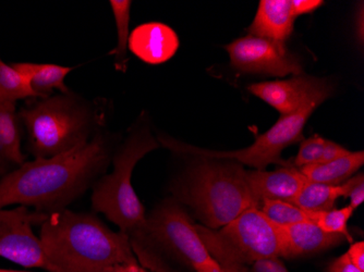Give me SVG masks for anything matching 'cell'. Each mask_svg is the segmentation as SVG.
<instances>
[{"label": "cell", "instance_id": "cell-1", "mask_svg": "<svg viewBox=\"0 0 364 272\" xmlns=\"http://www.w3.org/2000/svg\"><path fill=\"white\" fill-rule=\"evenodd\" d=\"M109 158L102 133L50 158L26 161L0 180V208L19 204L48 214L63 210L87 189Z\"/></svg>", "mask_w": 364, "mask_h": 272}, {"label": "cell", "instance_id": "cell-2", "mask_svg": "<svg viewBox=\"0 0 364 272\" xmlns=\"http://www.w3.org/2000/svg\"><path fill=\"white\" fill-rule=\"evenodd\" d=\"M40 241L50 272H98L140 265L126 233L114 232L93 214L71 210L48 212Z\"/></svg>", "mask_w": 364, "mask_h": 272}, {"label": "cell", "instance_id": "cell-3", "mask_svg": "<svg viewBox=\"0 0 364 272\" xmlns=\"http://www.w3.org/2000/svg\"><path fill=\"white\" fill-rule=\"evenodd\" d=\"M171 192L202 226L212 230L223 228L249 208H259L245 180V170L236 163L202 157L173 182Z\"/></svg>", "mask_w": 364, "mask_h": 272}, {"label": "cell", "instance_id": "cell-4", "mask_svg": "<svg viewBox=\"0 0 364 272\" xmlns=\"http://www.w3.org/2000/svg\"><path fill=\"white\" fill-rule=\"evenodd\" d=\"M159 142L150 130L139 129L129 136L114 159V171L102 178L94 186L92 206L114 222L130 239L134 253L149 249L147 218L131 178L136 163L151 151L159 148Z\"/></svg>", "mask_w": 364, "mask_h": 272}, {"label": "cell", "instance_id": "cell-5", "mask_svg": "<svg viewBox=\"0 0 364 272\" xmlns=\"http://www.w3.org/2000/svg\"><path fill=\"white\" fill-rule=\"evenodd\" d=\"M36 159L50 158L83 144L96 134L98 116L73 92L48 96L19 112Z\"/></svg>", "mask_w": 364, "mask_h": 272}, {"label": "cell", "instance_id": "cell-6", "mask_svg": "<svg viewBox=\"0 0 364 272\" xmlns=\"http://www.w3.org/2000/svg\"><path fill=\"white\" fill-rule=\"evenodd\" d=\"M196 230L213 259L229 272H243V267L262 259L282 257L277 227L251 207L228 224L218 229L196 224Z\"/></svg>", "mask_w": 364, "mask_h": 272}, {"label": "cell", "instance_id": "cell-7", "mask_svg": "<svg viewBox=\"0 0 364 272\" xmlns=\"http://www.w3.org/2000/svg\"><path fill=\"white\" fill-rule=\"evenodd\" d=\"M323 100L316 99L304 106L299 111L288 116H280L279 120L267 132L257 136L255 142L247 148L232 151H208L191 146L166 136H159V142L171 149L176 154L193 155L208 159H230L255 168V170H265L272 163L287 165L280 157L282 151L290 145L302 140V131L308 119Z\"/></svg>", "mask_w": 364, "mask_h": 272}, {"label": "cell", "instance_id": "cell-8", "mask_svg": "<svg viewBox=\"0 0 364 272\" xmlns=\"http://www.w3.org/2000/svg\"><path fill=\"white\" fill-rule=\"evenodd\" d=\"M150 242L167 251L193 268L196 271L227 272L213 259L188 212L176 200H167L147 218Z\"/></svg>", "mask_w": 364, "mask_h": 272}, {"label": "cell", "instance_id": "cell-9", "mask_svg": "<svg viewBox=\"0 0 364 272\" xmlns=\"http://www.w3.org/2000/svg\"><path fill=\"white\" fill-rule=\"evenodd\" d=\"M48 214L31 212L26 206L11 210L0 208V257L28 268L50 272L41 244L33 232L34 224H42Z\"/></svg>", "mask_w": 364, "mask_h": 272}, {"label": "cell", "instance_id": "cell-10", "mask_svg": "<svg viewBox=\"0 0 364 272\" xmlns=\"http://www.w3.org/2000/svg\"><path fill=\"white\" fill-rule=\"evenodd\" d=\"M226 50L231 65L242 72L274 77L302 75L301 63L282 43L249 36L227 45Z\"/></svg>", "mask_w": 364, "mask_h": 272}, {"label": "cell", "instance_id": "cell-11", "mask_svg": "<svg viewBox=\"0 0 364 272\" xmlns=\"http://www.w3.org/2000/svg\"><path fill=\"white\" fill-rule=\"evenodd\" d=\"M247 89L282 116L299 111L313 100L324 102L331 95V89L323 80L302 75L289 80L252 84Z\"/></svg>", "mask_w": 364, "mask_h": 272}, {"label": "cell", "instance_id": "cell-12", "mask_svg": "<svg viewBox=\"0 0 364 272\" xmlns=\"http://www.w3.org/2000/svg\"><path fill=\"white\" fill-rule=\"evenodd\" d=\"M245 180L259 206L265 200L291 202L308 181L300 169L288 165L274 171L245 170Z\"/></svg>", "mask_w": 364, "mask_h": 272}, {"label": "cell", "instance_id": "cell-13", "mask_svg": "<svg viewBox=\"0 0 364 272\" xmlns=\"http://www.w3.org/2000/svg\"><path fill=\"white\" fill-rule=\"evenodd\" d=\"M178 48L177 33L159 22L136 26L129 38V50L149 65L166 62L175 56Z\"/></svg>", "mask_w": 364, "mask_h": 272}, {"label": "cell", "instance_id": "cell-14", "mask_svg": "<svg viewBox=\"0 0 364 272\" xmlns=\"http://www.w3.org/2000/svg\"><path fill=\"white\" fill-rule=\"evenodd\" d=\"M277 229L282 242V257L288 259L329 249L346 239L341 234L324 232L313 222H300Z\"/></svg>", "mask_w": 364, "mask_h": 272}, {"label": "cell", "instance_id": "cell-15", "mask_svg": "<svg viewBox=\"0 0 364 272\" xmlns=\"http://www.w3.org/2000/svg\"><path fill=\"white\" fill-rule=\"evenodd\" d=\"M296 18L291 0H261L247 32L250 36L284 44L294 30Z\"/></svg>", "mask_w": 364, "mask_h": 272}, {"label": "cell", "instance_id": "cell-16", "mask_svg": "<svg viewBox=\"0 0 364 272\" xmlns=\"http://www.w3.org/2000/svg\"><path fill=\"white\" fill-rule=\"evenodd\" d=\"M11 65L28 80L31 89L38 98L52 96L55 89L63 94L70 92L65 84V79L73 70V67L31 62H16Z\"/></svg>", "mask_w": 364, "mask_h": 272}, {"label": "cell", "instance_id": "cell-17", "mask_svg": "<svg viewBox=\"0 0 364 272\" xmlns=\"http://www.w3.org/2000/svg\"><path fill=\"white\" fill-rule=\"evenodd\" d=\"M363 151H350L346 156L328 163H316L301 168L302 175L311 182L341 185L350 179L353 173L363 165Z\"/></svg>", "mask_w": 364, "mask_h": 272}, {"label": "cell", "instance_id": "cell-18", "mask_svg": "<svg viewBox=\"0 0 364 272\" xmlns=\"http://www.w3.org/2000/svg\"><path fill=\"white\" fill-rule=\"evenodd\" d=\"M345 183L341 185L306 181L291 204L308 212H327L333 210L338 198L346 196Z\"/></svg>", "mask_w": 364, "mask_h": 272}, {"label": "cell", "instance_id": "cell-19", "mask_svg": "<svg viewBox=\"0 0 364 272\" xmlns=\"http://www.w3.org/2000/svg\"><path fill=\"white\" fill-rule=\"evenodd\" d=\"M0 161L23 165L21 151V119L16 110L0 108Z\"/></svg>", "mask_w": 364, "mask_h": 272}, {"label": "cell", "instance_id": "cell-20", "mask_svg": "<svg viewBox=\"0 0 364 272\" xmlns=\"http://www.w3.org/2000/svg\"><path fill=\"white\" fill-rule=\"evenodd\" d=\"M30 97L38 96L31 89L28 80L0 58V108L16 110V102Z\"/></svg>", "mask_w": 364, "mask_h": 272}, {"label": "cell", "instance_id": "cell-21", "mask_svg": "<svg viewBox=\"0 0 364 272\" xmlns=\"http://www.w3.org/2000/svg\"><path fill=\"white\" fill-rule=\"evenodd\" d=\"M109 4L116 26H117L118 36L117 47L112 49L109 55L114 56L116 70L124 73L128 67L129 38H130L129 23H130V9L132 3L129 0H112Z\"/></svg>", "mask_w": 364, "mask_h": 272}, {"label": "cell", "instance_id": "cell-22", "mask_svg": "<svg viewBox=\"0 0 364 272\" xmlns=\"http://www.w3.org/2000/svg\"><path fill=\"white\" fill-rule=\"evenodd\" d=\"M262 214L277 227L311 222L310 212L284 200H265L259 206Z\"/></svg>", "mask_w": 364, "mask_h": 272}, {"label": "cell", "instance_id": "cell-23", "mask_svg": "<svg viewBox=\"0 0 364 272\" xmlns=\"http://www.w3.org/2000/svg\"><path fill=\"white\" fill-rule=\"evenodd\" d=\"M353 212H355V210L351 206H346L341 210L310 212L311 222L316 224L324 232L343 235L346 237V240L351 242V235L348 231V222L353 214Z\"/></svg>", "mask_w": 364, "mask_h": 272}, {"label": "cell", "instance_id": "cell-24", "mask_svg": "<svg viewBox=\"0 0 364 272\" xmlns=\"http://www.w3.org/2000/svg\"><path fill=\"white\" fill-rule=\"evenodd\" d=\"M325 144H326V140L318 134L304 140L300 146L299 153L294 159L296 167L301 169L306 165H316L320 163Z\"/></svg>", "mask_w": 364, "mask_h": 272}, {"label": "cell", "instance_id": "cell-25", "mask_svg": "<svg viewBox=\"0 0 364 272\" xmlns=\"http://www.w3.org/2000/svg\"><path fill=\"white\" fill-rule=\"evenodd\" d=\"M346 196L350 198V205L353 210L363 204L364 202V178L363 173H360L357 177L350 178L345 182Z\"/></svg>", "mask_w": 364, "mask_h": 272}, {"label": "cell", "instance_id": "cell-26", "mask_svg": "<svg viewBox=\"0 0 364 272\" xmlns=\"http://www.w3.org/2000/svg\"><path fill=\"white\" fill-rule=\"evenodd\" d=\"M349 153H350V151H349L348 149H346L345 147L341 146V145L332 142V141L326 140L322 158H321L320 163H318L336 161V159L346 156V155L349 154Z\"/></svg>", "mask_w": 364, "mask_h": 272}, {"label": "cell", "instance_id": "cell-27", "mask_svg": "<svg viewBox=\"0 0 364 272\" xmlns=\"http://www.w3.org/2000/svg\"><path fill=\"white\" fill-rule=\"evenodd\" d=\"M251 266V272H289L279 259H262Z\"/></svg>", "mask_w": 364, "mask_h": 272}, {"label": "cell", "instance_id": "cell-28", "mask_svg": "<svg viewBox=\"0 0 364 272\" xmlns=\"http://www.w3.org/2000/svg\"><path fill=\"white\" fill-rule=\"evenodd\" d=\"M322 5V0H291L292 11L296 16L311 13Z\"/></svg>", "mask_w": 364, "mask_h": 272}, {"label": "cell", "instance_id": "cell-29", "mask_svg": "<svg viewBox=\"0 0 364 272\" xmlns=\"http://www.w3.org/2000/svg\"><path fill=\"white\" fill-rule=\"evenodd\" d=\"M327 272H364L358 269L350 259H349L347 253L341 255L338 259H335L331 265H329Z\"/></svg>", "mask_w": 364, "mask_h": 272}, {"label": "cell", "instance_id": "cell-30", "mask_svg": "<svg viewBox=\"0 0 364 272\" xmlns=\"http://www.w3.org/2000/svg\"><path fill=\"white\" fill-rule=\"evenodd\" d=\"M349 259L351 263L358 268V269L364 271V242L355 243L351 245L350 249L347 251Z\"/></svg>", "mask_w": 364, "mask_h": 272}, {"label": "cell", "instance_id": "cell-31", "mask_svg": "<svg viewBox=\"0 0 364 272\" xmlns=\"http://www.w3.org/2000/svg\"><path fill=\"white\" fill-rule=\"evenodd\" d=\"M98 272H156L146 269L141 265L119 266V267L107 268Z\"/></svg>", "mask_w": 364, "mask_h": 272}, {"label": "cell", "instance_id": "cell-32", "mask_svg": "<svg viewBox=\"0 0 364 272\" xmlns=\"http://www.w3.org/2000/svg\"><path fill=\"white\" fill-rule=\"evenodd\" d=\"M5 173V163L0 161V175H3Z\"/></svg>", "mask_w": 364, "mask_h": 272}, {"label": "cell", "instance_id": "cell-33", "mask_svg": "<svg viewBox=\"0 0 364 272\" xmlns=\"http://www.w3.org/2000/svg\"><path fill=\"white\" fill-rule=\"evenodd\" d=\"M0 272H28V271H20V270H11V269H0Z\"/></svg>", "mask_w": 364, "mask_h": 272}, {"label": "cell", "instance_id": "cell-34", "mask_svg": "<svg viewBox=\"0 0 364 272\" xmlns=\"http://www.w3.org/2000/svg\"><path fill=\"white\" fill-rule=\"evenodd\" d=\"M196 272H208V271H196ZM229 272V271H227Z\"/></svg>", "mask_w": 364, "mask_h": 272}]
</instances>
